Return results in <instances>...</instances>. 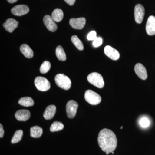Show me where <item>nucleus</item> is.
Returning <instances> with one entry per match:
<instances>
[{"mask_svg":"<svg viewBox=\"0 0 155 155\" xmlns=\"http://www.w3.org/2000/svg\"><path fill=\"white\" fill-rule=\"evenodd\" d=\"M64 16V12L61 9H56L52 13V18L56 22H60L62 21Z\"/></svg>","mask_w":155,"mask_h":155,"instance_id":"obj_18","label":"nucleus"},{"mask_svg":"<svg viewBox=\"0 0 155 155\" xmlns=\"http://www.w3.org/2000/svg\"><path fill=\"white\" fill-rule=\"evenodd\" d=\"M140 125L143 128H147L150 125V122L149 119L146 117H143L139 121Z\"/></svg>","mask_w":155,"mask_h":155,"instance_id":"obj_26","label":"nucleus"},{"mask_svg":"<svg viewBox=\"0 0 155 155\" xmlns=\"http://www.w3.org/2000/svg\"><path fill=\"white\" fill-rule=\"evenodd\" d=\"M98 143L103 151L108 155L114 152L117 145L116 134L112 130L107 128L101 130L98 137Z\"/></svg>","mask_w":155,"mask_h":155,"instance_id":"obj_1","label":"nucleus"},{"mask_svg":"<svg viewBox=\"0 0 155 155\" xmlns=\"http://www.w3.org/2000/svg\"><path fill=\"white\" fill-rule=\"evenodd\" d=\"M35 84L39 91H46L51 88L50 82L47 78L41 76H38L35 80Z\"/></svg>","mask_w":155,"mask_h":155,"instance_id":"obj_5","label":"nucleus"},{"mask_svg":"<svg viewBox=\"0 0 155 155\" xmlns=\"http://www.w3.org/2000/svg\"><path fill=\"white\" fill-rule=\"evenodd\" d=\"M64 127V124L62 122L55 121L51 125L50 129L51 132H55L63 130Z\"/></svg>","mask_w":155,"mask_h":155,"instance_id":"obj_22","label":"nucleus"},{"mask_svg":"<svg viewBox=\"0 0 155 155\" xmlns=\"http://www.w3.org/2000/svg\"><path fill=\"white\" fill-rule=\"evenodd\" d=\"M134 71L140 79L144 80L147 78L148 75L146 69L142 64L140 63L136 64L134 67Z\"/></svg>","mask_w":155,"mask_h":155,"instance_id":"obj_13","label":"nucleus"},{"mask_svg":"<svg viewBox=\"0 0 155 155\" xmlns=\"http://www.w3.org/2000/svg\"><path fill=\"white\" fill-rule=\"evenodd\" d=\"M56 112V106L54 105H51L48 106L45 109L43 114L44 117L46 120L52 119L55 115Z\"/></svg>","mask_w":155,"mask_h":155,"instance_id":"obj_16","label":"nucleus"},{"mask_svg":"<svg viewBox=\"0 0 155 155\" xmlns=\"http://www.w3.org/2000/svg\"><path fill=\"white\" fill-rule=\"evenodd\" d=\"M146 30L148 35H155V17L150 16L149 17L146 25Z\"/></svg>","mask_w":155,"mask_h":155,"instance_id":"obj_12","label":"nucleus"},{"mask_svg":"<svg viewBox=\"0 0 155 155\" xmlns=\"http://www.w3.org/2000/svg\"><path fill=\"white\" fill-rule=\"evenodd\" d=\"M51 64L49 61H45L41 64L40 68V71L41 73L45 74L47 73L51 69Z\"/></svg>","mask_w":155,"mask_h":155,"instance_id":"obj_25","label":"nucleus"},{"mask_svg":"<svg viewBox=\"0 0 155 155\" xmlns=\"http://www.w3.org/2000/svg\"><path fill=\"white\" fill-rule=\"evenodd\" d=\"M22 136H23V131L22 130H17L14 133V135L11 139V143L14 144V143L19 142L22 139Z\"/></svg>","mask_w":155,"mask_h":155,"instance_id":"obj_23","label":"nucleus"},{"mask_svg":"<svg viewBox=\"0 0 155 155\" xmlns=\"http://www.w3.org/2000/svg\"><path fill=\"white\" fill-rule=\"evenodd\" d=\"M71 41L75 47L80 51H82L84 49L83 43L78 38L76 35H73L71 38Z\"/></svg>","mask_w":155,"mask_h":155,"instance_id":"obj_24","label":"nucleus"},{"mask_svg":"<svg viewBox=\"0 0 155 155\" xmlns=\"http://www.w3.org/2000/svg\"><path fill=\"white\" fill-rule=\"evenodd\" d=\"M43 22L48 30L52 32H54L58 29V26L55 21L49 15H46L44 17Z\"/></svg>","mask_w":155,"mask_h":155,"instance_id":"obj_11","label":"nucleus"},{"mask_svg":"<svg viewBox=\"0 0 155 155\" xmlns=\"http://www.w3.org/2000/svg\"><path fill=\"white\" fill-rule=\"evenodd\" d=\"M145 9L144 7L140 4H137L134 8V19L135 22L138 24L142 22L144 18Z\"/></svg>","mask_w":155,"mask_h":155,"instance_id":"obj_7","label":"nucleus"},{"mask_svg":"<svg viewBox=\"0 0 155 155\" xmlns=\"http://www.w3.org/2000/svg\"><path fill=\"white\" fill-rule=\"evenodd\" d=\"M104 53L106 56L113 61H117L120 58L119 52L110 46L107 45L105 47Z\"/></svg>","mask_w":155,"mask_h":155,"instance_id":"obj_10","label":"nucleus"},{"mask_svg":"<svg viewBox=\"0 0 155 155\" xmlns=\"http://www.w3.org/2000/svg\"><path fill=\"white\" fill-rule=\"evenodd\" d=\"M112 153L113 154H114V152H113Z\"/></svg>","mask_w":155,"mask_h":155,"instance_id":"obj_32","label":"nucleus"},{"mask_svg":"<svg viewBox=\"0 0 155 155\" xmlns=\"http://www.w3.org/2000/svg\"><path fill=\"white\" fill-rule=\"evenodd\" d=\"M4 135V130L3 129L2 125V124H0V137L2 138Z\"/></svg>","mask_w":155,"mask_h":155,"instance_id":"obj_30","label":"nucleus"},{"mask_svg":"<svg viewBox=\"0 0 155 155\" xmlns=\"http://www.w3.org/2000/svg\"><path fill=\"white\" fill-rule=\"evenodd\" d=\"M55 81L56 84L63 89L68 90L71 88L72 84L71 80L68 76L64 74H58L56 75Z\"/></svg>","mask_w":155,"mask_h":155,"instance_id":"obj_2","label":"nucleus"},{"mask_svg":"<svg viewBox=\"0 0 155 155\" xmlns=\"http://www.w3.org/2000/svg\"><path fill=\"white\" fill-rule=\"evenodd\" d=\"M19 22L14 19H8L6 22L3 24V26L7 31L9 32H13L18 27Z\"/></svg>","mask_w":155,"mask_h":155,"instance_id":"obj_14","label":"nucleus"},{"mask_svg":"<svg viewBox=\"0 0 155 155\" xmlns=\"http://www.w3.org/2000/svg\"><path fill=\"white\" fill-rule=\"evenodd\" d=\"M86 23V19L84 17L81 18H72L70 19L69 24L75 29H81L84 27Z\"/></svg>","mask_w":155,"mask_h":155,"instance_id":"obj_9","label":"nucleus"},{"mask_svg":"<svg viewBox=\"0 0 155 155\" xmlns=\"http://www.w3.org/2000/svg\"><path fill=\"white\" fill-rule=\"evenodd\" d=\"M56 54L58 60L62 61H66L67 56L64 49L61 45L58 46L56 50Z\"/></svg>","mask_w":155,"mask_h":155,"instance_id":"obj_21","label":"nucleus"},{"mask_svg":"<svg viewBox=\"0 0 155 155\" xmlns=\"http://www.w3.org/2000/svg\"><path fill=\"white\" fill-rule=\"evenodd\" d=\"M20 50L21 52L25 57L28 58H31L33 57V51L28 45L23 44L20 46Z\"/></svg>","mask_w":155,"mask_h":155,"instance_id":"obj_17","label":"nucleus"},{"mask_svg":"<svg viewBox=\"0 0 155 155\" xmlns=\"http://www.w3.org/2000/svg\"><path fill=\"white\" fill-rule=\"evenodd\" d=\"M28 7L26 5H18L14 7L11 9V13L17 16H22L27 14L29 12Z\"/></svg>","mask_w":155,"mask_h":155,"instance_id":"obj_8","label":"nucleus"},{"mask_svg":"<svg viewBox=\"0 0 155 155\" xmlns=\"http://www.w3.org/2000/svg\"><path fill=\"white\" fill-rule=\"evenodd\" d=\"M97 33L94 31H91L87 36V39L89 41H94L97 38Z\"/></svg>","mask_w":155,"mask_h":155,"instance_id":"obj_28","label":"nucleus"},{"mask_svg":"<svg viewBox=\"0 0 155 155\" xmlns=\"http://www.w3.org/2000/svg\"><path fill=\"white\" fill-rule=\"evenodd\" d=\"M84 98L87 102L92 105H96L101 101V97L99 94L91 90H87L84 94Z\"/></svg>","mask_w":155,"mask_h":155,"instance_id":"obj_4","label":"nucleus"},{"mask_svg":"<svg viewBox=\"0 0 155 155\" xmlns=\"http://www.w3.org/2000/svg\"><path fill=\"white\" fill-rule=\"evenodd\" d=\"M102 43L103 40L101 37H97L93 42V45L95 48L98 47L102 44Z\"/></svg>","mask_w":155,"mask_h":155,"instance_id":"obj_27","label":"nucleus"},{"mask_svg":"<svg viewBox=\"0 0 155 155\" xmlns=\"http://www.w3.org/2000/svg\"><path fill=\"white\" fill-rule=\"evenodd\" d=\"M87 81L90 83L99 88L104 86V81L102 76L97 72H92L87 76Z\"/></svg>","mask_w":155,"mask_h":155,"instance_id":"obj_3","label":"nucleus"},{"mask_svg":"<svg viewBox=\"0 0 155 155\" xmlns=\"http://www.w3.org/2000/svg\"><path fill=\"white\" fill-rule=\"evenodd\" d=\"M122 128H123V126H122L121 127V129H122Z\"/></svg>","mask_w":155,"mask_h":155,"instance_id":"obj_33","label":"nucleus"},{"mask_svg":"<svg viewBox=\"0 0 155 155\" xmlns=\"http://www.w3.org/2000/svg\"><path fill=\"white\" fill-rule=\"evenodd\" d=\"M43 133V129L38 126H35L30 128V136L33 138H39Z\"/></svg>","mask_w":155,"mask_h":155,"instance_id":"obj_20","label":"nucleus"},{"mask_svg":"<svg viewBox=\"0 0 155 155\" xmlns=\"http://www.w3.org/2000/svg\"><path fill=\"white\" fill-rule=\"evenodd\" d=\"M64 1L70 6L74 5L75 2V0H64Z\"/></svg>","mask_w":155,"mask_h":155,"instance_id":"obj_29","label":"nucleus"},{"mask_svg":"<svg viewBox=\"0 0 155 155\" xmlns=\"http://www.w3.org/2000/svg\"><path fill=\"white\" fill-rule=\"evenodd\" d=\"M78 105L74 100H70L67 103L66 111L67 116L70 119H73L76 115Z\"/></svg>","mask_w":155,"mask_h":155,"instance_id":"obj_6","label":"nucleus"},{"mask_svg":"<svg viewBox=\"0 0 155 155\" xmlns=\"http://www.w3.org/2000/svg\"><path fill=\"white\" fill-rule=\"evenodd\" d=\"M9 3H11V4H13V3L16 2L18 0H7Z\"/></svg>","mask_w":155,"mask_h":155,"instance_id":"obj_31","label":"nucleus"},{"mask_svg":"<svg viewBox=\"0 0 155 155\" xmlns=\"http://www.w3.org/2000/svg\"><path fill=\"white\" fill-rule=\"evenodd\" d=\"M18 103L20 105L25 107L33 106L34 104L33 100L29 97H23L19 100Z\"/></svg>","mask_w":155,"mask_h":155,"instance_id":"obj_19","label":"nucleus"},{"mask_svg":"<svg viewBox=\"0 0 155 155\" xmlns=\"http://www.w3.org/2000/svg\"><path fill=\"white\" fill-rule=\"evenodd\" d=\"M30 112L28 110H19L15 113V116L16 119L19 121H26L30 118Z\"/></svg>","mask_w":155,"mask_h":155,"instance_id":"obj_15","label":"nucleus"}]
</instances>
